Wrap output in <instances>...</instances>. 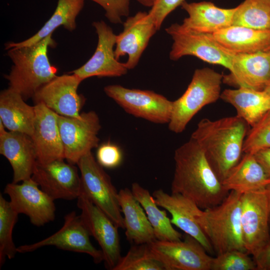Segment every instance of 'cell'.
Returning <instances> with one entry per match:
<instances>
[{
	"label": "cell",
	"instance_id": "obj_12",
	"mask_svg": "<svg viewBox=\"0 0 270 270\" xmlns=\"http://www.w3.org/2000/svg\"><path fill=\"white\" fill-rule=\"evenodd\" d=\"M4 193L8 196L12 208L18 214L28 216L34 226H41L54 220V200L32 178L20 184H8Z\"/></svg>",
	"mask_w": 270,
	"mask_h": 270
},
{
	"label": "cell",
	"instance_id": "obj_18",
	"mask_svg": "<svg viewBox=\"0 0 270 270\" xmlns=\"http://www.w3.org/2000/svg\"><path fill=\"white\" fill-rule=\"evenodd\" d=\"M123 26L122 32L116 35L114 54L118 60L128 54L125 64L130 70L136 66L150 38L158 30L148 12H142L128 17Z\"/></svg>",
	"mask_w": 270,
	"mask_h": 270
},
{
	"label": "cell",
	"instance_id": "obj_24",
	"mask_svg": "<svg viewBox=\"0 0 270 270\" xmlns=\"http://www.w3.org/2000/svg\"><path fill=\"white\" fill-rule=\"evenodd\" d=\"M119 204L124 215L126 238L135 244H150L156 238L142 207L128 188L120 190Z\"/></svg>",
	"mask_w": 270,
	"mask_h": 270
},
{
	"label": "cell",
	"instance_id": "obj_28",
	"mask_svg": "<svg viewBox=\"0 0 270 270\" xmlns=\"http://www.w3.org/2000/svg\"><path fill=\"white\" fill-rule=\"evenodd\" d=\"M220 98L232 105L236 110V115L250 126L270 110V101L264 90L245 87L226 89L221 92Z\"/></svg>",
	"mask_w": 270,
	"mask_h": 270
},
{
	"label": "cell",
	"instance_id": "obj_2",
	"mask_svg": "<svg viewBox=\"0 0 270 270\" xmlns=\"http://www.w3.org/2000/svg\"><path fill=\"white\" fill-rule=\"evenodd\" d=\"M250 126L237 115L216 120L202 118L190 138L204 151L222 182L240 161Z\"/></svg>",
	"mask_w": 270,
	"mask_h": 270
},
{
	"label": "cell",
	"instance_id": "obj_40",
	"mask_svg": "<svg viewBox=\"0 0 270 270\" xmlns=\"http://www.w3.org/2000/svg\"><path fill=\"white\" fill-rule=\"evenodd\" d=\"M253 154L270 178V148L260 150Z\"/></svg>",
	"mask_w": 270,
	"mask_h": 270
},
{
	"label": "cell",
	"instance_id": "obj_11",
	"mask_svg": "<svg viewBox=\"0 0 270 270\" xmlns=\"http://www.w3.org/2000/svg\"><path fill=\"white\" fill-rule=\"evenodd\" d=\"M148 245L165 270H211L213 257L188 234L182 241L156 240Z\"/></svg>",
	"mask_w": 270,
	"mask_h": 270
},
{
	"label": "cell",
	"instance_id": "obj_37",
	"mask_svg": "<svg viewBox=\"0 0 270 270\" xmlns=\"http://www.w3.org/2000/svg\"><path fill=\"white\" fill-rule=\"evenodd\" d=\"M103 8L105 16L113 24L122 23V18L129 14L130 0H92Z\"/></svg>",
	"mask_w": 270,
	"mask_h": 270
},
{
	"label": "cell",
	"instance_id": "obj_31",
	"mask_svg": "<svg viewBox=\"0 0 270 270\" xmlns=\"http://www.w3.org/2000/svg\"><path fill=\"white\" fill-rule=\"evenodd\" d=\"M236 8L232 26L270 31V0H244Z\"/></svg>",
	"mask_w": 270,
	"mask_h": 270
},
{
	"label": "cell",
	"instance_id": "obj_25",
	"mask_svg": "<svg viewBox=\"0 0 270 270\" xmlns=\"http://www.w3.org/2000/svg\"><path fill=\"white\" fill-rule=\"evenodd\" d=\"M35 118L34 106L27 104L18 92L10 88L1 91L0 120L9 131L32 136Z\"/></svg>",
	"mask_w": 270,
	"mask_h": 270
},
{
	"label": "cell",
	"instance_id": "obj_32",
	"mask_svg": "<svg viewBox=\"0 0 270 270\" xmlns=\"http://www.w3.org/2000/svg\"><path fill=\"white\" fill-rule=\"evenodd\" d=\"M19 214L0 194V266L6 258H13L18 252L12 239V232Z\"/></svg>",
	"mask_w": 270,
	"mask_h": 270
},
{
	"label": "cell",
	"instance_id": "obj_17",
	"mask_svg": "<svg viewBox=\"0 0 270 270\" xmlns=\"http://www.w3.org/2000/svg\"><path fill=\"white\" fill-rule=\"evenodd\" d=\"M92 25L98 36L96 50L86 63L70 73L82 80L92 76L118 77L126 74L128 70L125 63L120 62L115 56L116 35L104 21L94 22Z\"/></svg>",
	"mask_w": 270,
	"mask_h": 270
},
{
	"label": "cell",
	"instance_id": "obj_29",
	"mask_svg": "<svg viewBox=\"0 0 270 270\" xmlns=\"http://www.w3.org/2000/svg\"><path fill=\"white\" fill-rule=\"evenodd\" d=\"M84 0H58L56 10L43 26L34 35L20 42H8L5 49L20 48L34 44L43 40L58 27L63 26L69 31L76 29V20L83 8Z\"/></svg>",
	"mask_w": 270,
	"mask_h": 270
},
{
	"label": "cell",
	"instance_id": "obj_16",
	"mask_svg": "<svg viewBox=\"0 0 270 270\" xmlns=\"http://www.w3.org/2000/svg\"><path fill=\"white\" fill-rule=\"evenodd\" d=\"M32 178L54 200H72L81 194L80 176L74 164L56 160L46 164L36 162Z\"/></svg>",
	"mask_w": 270,
	"mask_h": 270
},
{
	"label": "cell",
	"instance_id": "obj_13",
	"mask_svg": "<svg viewBox=\"0 0 270 270\" xmlns=\"http://www.w3.org/2000/svg\"><path fill=\"white\" fill-rule=\"evenodd\" d=\"M64 220L63 226L56 233L37 242L17 247L18 252H32L42 247L52 246L65 250L86 254L96 264L103 261L102 251L96 249L90 242V235L80 216L73 211L66 214Z\"/></svg>",
	"mask_w": 270,
	"mask_h": 270
},
{
	"label": "cell",
	"instance_id": "obj_21",
	"mask_svg": "<svg viewBox=\"0 0 270 270\" xmlns=\"http://www.w3.org/2000/svg\"><path fill=\"white\" fill-rule=\"evenodd\" d=\"M34 106L36 118L31 138L36 150V162L46 164L56 160H64L58 114L42 104H36Z\"/></svg>",
	"mask_w": 270,
	"mask_h": 270
},
{
	"label": "cell",
	"instance_id": "obj_42",
	"mask_svg": "<svg viewBox=\"0 0 270 270\" xmlns=\"http://www.w3.org/2000/svg\"><path fill=\"white\" fill-rule=\"evenodd\" d=\"M266 190L268 192L269 202H270V214H269V228L270 232V183L266 187Z\"/></svg>",
	"mask_w": 270,
	"mask_h": 270
},
{
	"label": "cell",
	"instance_id": "obj_14",
	"mask_svg": "<svg viewBox=\"0 0 270 270\" xmlns=\"http://www.w3.org/2000/svg\"><path fill=\"white\" fill-rule=\"evenodd\" d=\"M77 199L80 216L90 236L100 245L106 268L112 270L122 257L118 228L84 196L80 194Z\"/></svg>",
	"mask_w": 270,
	"mask_h": 270
},
{
	"label": "cell",
	"instance_id": "obj_7",
	"mask_svg": "<svg viewBox=\"0 0 270 270\" xmlns=\"http://www.w3.org/2000/svg\"><path fill=\"white\" fill-rule=\"evenodd\" d=\"M166 31L173 40L170 60H176L185 56H192L231 70L234 54L223 47L213 34L194 30L177 23L170 26Z\"/></svg>",
	"mask_w": 270,
	"mask_h": 270
},
{
	"label": "cell",
	"instance_id": "obj_19",
	"mask_svg": "<svg viewBox=\"0 0 270 270\" xmlns=\"http://www.w3.org/2000/svg\"><path fill=\"white\" fill-rule=\"evenodd\" d=\"M222 82L232 86L262 90L270 81V48L233 55L232 69Z\"/></svg>",
	"mask_w": 270,
	"mask_h": 270
},
{
	"label": "cell",
	"instance_id": "obj_8",
	"mask_svg": "<svg viewBox=\"0 0 270 270\" xmlns=\"http://www.w3.org/2000/svg\"><path fill=\"white\" fill-rule=\"evenodd\" d=\"M270 202L266 188L241 195L240 222L246 252L255 257L270 242Z\"/></svg>",
	"mask_w": 270,
	"mask_h": 270
},
{
	"label": "cell",
	"instance_id": "obj_23",
	"mask_svg": "<svg viewBox=\"0 0 270 270\" xmlns=\"http://www.w3.org/2000/svg\"><path fill=\"white\" fill-rule=\"evenodd\" d=\"M188 14L182 25L197 32L214 34L232 26L236 8H221L210 2L202 1L181 4Z\"/></svg>",
	"mask_w": 270,
	"mask_h": 270
},
{
	"label": "cell",
	"instance_id": "obj_36",
	"mask_svg": "<svg viewBox=\"0 0 270 270\" xmlns=\"http://www.w3.org/2000/svg\"><path fill=\"white\" fill-rule=\"evenodd\" d=\"M96 159L98 162L102 167L112 168L120 164L122 160V154L118 146L110 142H107L98 146Z\"/></svg>",
	"mask_w": 270,
	"mask_h": 270
},
{
	"label": "cell",
	"instance_id": "obj_22",
	"mask_svg": "<svg viewBox=\"0 0 270 270\" xmlns=\"http://www.w3.org/2000/svg\"><path fill=\"white\" fill-rule=\"evenodd\" d=\"M0 154L12 166V182L18 183L32 178L36 156L30 136L9 130L0 134Z\"/></svg>",
	"mask_w": 270,
	"mask_h": 270
},
{
	"label": "cell",
	"instance_id": "obj_3",
	"mask_svg": "<svg viewBox=\"0 0 270 270\" xmlns=\"http://www.w3.org/2000/svg\"><path fill=\"white\" fill-rule=\"evenodd\" d=\"M52 36L30 46L8 50L7 54L13 65L4 78L8 88L18 92L25 100L32 98L41 86L56 76L57 70L48 56V48L56 44Z\"/></svg>",
	"mask_w": 270,
	"mask_h": 270
},
{
	"label": "cell",
	"instance_id": "obj_10",
	"mask_svg": "<svg viewBox=\"0 0 270 270\" xmlns=\"http://www.w3.org/2000/svg\"><path fill=\"white\" fill-rule=\"evenodd\" d=\"M58 120L64 159L68 163L77 164L82 157L98 146L101 125L94 111L84 112L79 118L58 114Z\"/></svg>",
	"mask_w": 270,
	"mask_h": 270
},
{
	"label": "cell",
	"instance_id": "obj_20",
	"mask_svg": "<svg viewBox=\"0 0 270 270\" xmlns=\"http://www.w3.org/2000/svg\"><path fill=\"white\" fill-rule=\"evenodd\" d=\"M152 196L158 206L164 208L171 214L172 224L197 240L208 254H213L212 246L196 220L200 208L180 194H170L162 189L154 191Z\"/></svg>",
	"mask_w": 270,
	"mask_h": 270
},
{
	"label": "cell",
	"instance_id": "obj_6",
	"mask_svg": "<svg viewBox=\"0 0 270 270\" xmlns=\"http://www.w3.org/2000/svg\"><path fill=\"white\" fill-rule=\"evenodd\" d=\"M76 164L80 174V194L105 213L118 228L124 229L118 192L92 152L82 157Z\"/></svg>",
	"mask_w": 270,
	"mask_h": 270
},
{
	"label": "cell",
	"instance_id": "obj_43",
	"mask_svg": "<svg viewBox=\"0 0 270 270\" xmlns=\"http://www.w3.org/2000/svg\"><path fill=\"white\" fill-rule=\"evenodd\" d=\"M264 90L268 96L270 101V81L269 82L267 86H266V88H264Z\"/></svg>",
	"mask_w": 270,
	"mask_h": 270
},
{
	"label": "cell",
	"instance_id": "obj_34",
	"mask_svg": "<svg viewBox=\"0 0 270 270\" xmlns=\"http://www.w3.org/2000/svg\"><path fill=\"white\" fill-rule=\"evenodd\" d=\"M270 148V110L249 130L244 139L243 152L254 154Z\"/></svg>",
	"mask_w": 270,
	"mask_h": 270
},
{
	"label": "cell",
	"instance_id": "obj_5",
	"mask_svg": "<svg viewBox=\"0 0 270 270\" xmlns=\"http://www.w3.org/2000/svg\"><path fill=\"white\" fill-rule=\"evenodd\" d=\"M223 74L208 68L196 69L185 92L172 102L169 130L182 132L192 118L204 106L216 102L220 96Z\"/></svg>",
	"mask_w": 270,
	"mask_h": 270
},
{
	"label": "cell",
	"instance_id": "obj_30",
	"mask_svg": "<svg viewBox=\"0 0 270 270\" xmlns=\"http://www.w3.org/2000/svg\"><path fill=\"white\" fill-rule=\"evenodd\" d=\"M132 192L145 211L154 231L156 240H180L182 234L172 226L170 219L165 210L158 208L154 196L149 191L139 184L132 185Z\"/></svg>",
	"mask_w": 270,
	"mask_h": 270
},
{
	"label": "cell",
	"instance_id": "obj_38",
	"mask_svg": "<svg viewBox=\"0 0 270 270\" xmlns=\"http://www.w3.org/2000/svg\"><path fill=\"white\" fill-rule=\"evenodd\" d=\"M184 0H156L148 12L159 30L166 18Z\"/></svg>",
	"mask_w": 270,
	"mask_h": 270
},
{
	"label": "cell",
	"instance_id": "obj_41",
	"mask_svg": "<svg viewBox=\"0 0 270 270\" xmlns=\"http://www.w3.org/2000/svg\"><path fill=\"white\" fill-rule=\"evenodd\" d=\"M140 4L147 7H152L156 0H137Z\"/></svg>",
	"mask_w": 270,
	"mask_h": 270
},
{
	"label": "cell",
	"instance_id": "obj_39",
	"mask_svg": "<svg viewBox=\"0 0 270 270\" xmlns=\"http://www.w3.org/2000/svg\"><path fill=\"white\" fill-rule=\"evenodd\" d=\"M252 258L256 270H270V242Z\"/></svg>",
	"mask_w": 270,
	"mask_h": 270
},
{
	"label": "cell",
	"instance_id": "obj_33",
	"mask_svg": "<svg viewBox=\"0 0 270 270\" xmlns=\"http://www.w3.org/2000/svg\"><path fill=\"white\" fill-rule=\"evenodd\" d=\"M112 270H165L148 244H134L122 256Z\"/></svg>",
	"mask_w": 270,
	"mask_h": 270
},
{
	"label": "cell",
	"instance_id": "obj_27",
	"mask_svg": "<svg viewBox=\"0 0 270 270\" xmlns=\"http://www.w3.org/2000/svg\"><path fill=\"white\" fill-rule=\"evenodd\" d=\"M213 34L223 47L234 54L253 53L270 48V31L231 26Z\"/></svg>",
	"mask_w": 270,
	"mask_h": 270
},
{
	"label": "cell",
	"instance_id": "obj_1",
	"mask_svg": "<svg viewBox=\"0 0 270 270\" xmlns=\"http://www.w3.org/2000/svg\"><path fill=\"white\" fill-rule=\"evenodd\" d=\"M174 160L172 193L188 198L202 210L220 204L228 194L204 151L192 138L176 150Z\"/></svg>",
	"mask_w": 270,
	"mask_h": 270
},
{
	"label": "cell",
	"instance_id": "obj_15",
	"mask_svg": "<svg viewBox=\"0 0 270 270\" xmlns=\"http://www.w3.org/2000/svg\"><path fill=\"white\" fill-rule=\"evenodd\" d=\"M82 81L73 74L56 76L41 86L32 99L35 104H42L59 115L79 118L86 100L78 92Z\"/></svg>",
	"mask_w": 270,
	"mask_h": 270
},
{
	"label": "cell",
	"instance_id": "obj_35",
	"mask_svg": "<svg viewBox=\"0 0 270 270\" xmlns=\"http://www.w3.org/2000/svg\"><path fill=\"white\" fill-rule=\"evenodd\" d=\"M244 251L234 250L213 257L211 270H256V264Z\"/></svg>",
	"mask_w": 270,
	"mask_h": 270
},
{
	"label": "cell",
	"instance_id": "obj_4",
	"mask_svg": "<svg viewBox=\"0 0 270 270\" xmlns=\"http://www.w3.org/2000/svg\"><path fill=\"white\" fill-rule=\"evenodd\" d=\"M241 195L230 191L221 203L200 209L196 216L216 255L234 250L246 252L240 222Z\"/></svg>",
	"mask_w": 270,
	"mask_h": 270
},
{
	"label": "cell",
	"instance_id": "obj_9",
	"mask_svg": "<svg viewBox=\"0 0 270 270\" xmlns=\"http://www.w3.org/2000/svg\"><path fill=\"white\" fill-rule=\"evenodd\" d=\"M104 92L126 112L134 116L156 124H168L170 120L172 102L162 94L118 84L107 86Z\"/></svg>",
	"mask_w": 270,
	"mask_h": 270
},
{
	"label": "cell",
	"instance_id": "obj_26",
	"mask_svg": "<svg viewBox=\"0 0 270 270\" xmlns=\"http://www.w3.org/2000/svg\"><path fill=\"white\" fill-rule=\"evenodd\" d=\"M270 183V178L254 155L248 153H244L222 182L228 191L242 194L266 188Z\"/></svg>",
	"mask_w": 270,
	"mask_h": 270
}]
</instances>
